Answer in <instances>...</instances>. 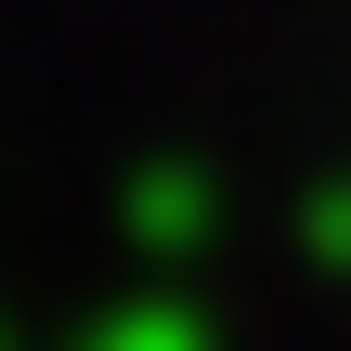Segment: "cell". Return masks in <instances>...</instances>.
I'll use <instances>...</instances> for the list:
<instances>
[{
	"label": "cell",
	"instance_id": "cell-1",
	"mask_svg": "<svg viewBox=\"0 0 351 351\" xmlns=\"http://www.w3.org/2000/svg\"><path fill=\"white\" fill-rule=\"evenodd\" d=\"M104 351H195V326H182V313H156V326H117Z\"/></svg>",
	"mask_w": 351,
	"mask_h": 351
}]
</instances>
